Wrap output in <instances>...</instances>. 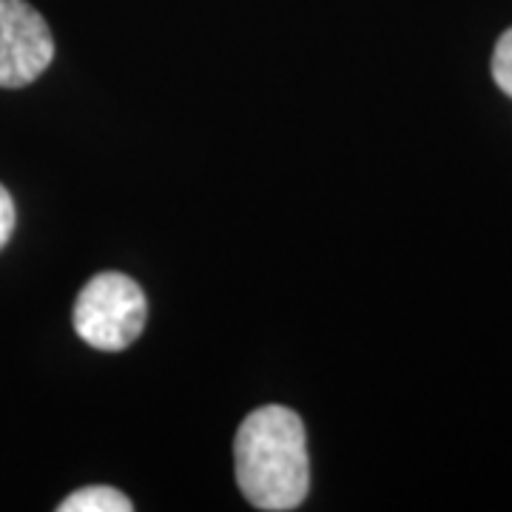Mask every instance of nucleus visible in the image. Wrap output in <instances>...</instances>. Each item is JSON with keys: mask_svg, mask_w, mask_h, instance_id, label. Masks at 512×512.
Here are the masks:
<instances>
[{"mask_svg": "<svg viewBox=\"0 0 512 512\" xmlns=\"http://www.w3.org/2000/svg\"><path fill=\"white\" fill-rule=\"evenodd\" d=\"M148 302L143 288L126 274L106 271L92 276L74 302V333L89 348L117 353L143 333Z\"/></svg>", "mask_w": 512, "mask_h": 512, "instance_id": "f03ea898", "label": "nucleus"}, {"mask_svg": "<svg viewBox=\"0 0 512 512\" xmlns=\"http://www.w3.org/2000/svg\"><path fill=\"white\" fill-rule=\"evenodd\" d=\"M15 222H18L15 200H12V194L0 185V251L9 245V239L15 234Z\"/></svg>", "mask_w": 512, "mask_h": 512, "instance_id": "423d86ee", "label": "nucleus"}, {"mask_svg": "<svg viewBox=\"0 0 512 512\" xmlns=\"http://www.w3.org/2000/svg\"><path fill=\"white\" fill-rule=\"evenodd\" d=\"M55 60L49 23L26 0H0V89L32 86Z\"/></svg>", "mask_w": 512, "mask_h": 512, "instance_id": "7ed1b4c3", "label": "nucleus"}, {"mask_svg": "<svg viewBox=\"0 0 512 512\" xmlns=\"http://www.w3.org/2000/svg\"><path fill=\"white\" fill-rule=\"evenodd\" d=\"M60 512H131L134 504L128 501V495H123L114 487L106 484H94V487H83L72 493L60 507Z\"/></svg>", "mask_w": 512, "mask_h": 512, "instance_id": "20e7f679", "label": "nucleus"}, {"mask_svg": "<svg viewBox=\"0 0 512 512\" xmlns=\"http://www.w3.org/2000/svg\"><path fill=\"white\" fill-rule=\"evenodd\" d=\"M493 80L498 89L512 97V29H507L495 43L493 52Z\"/></svg>", "mask_w": 512, "mask_h": 512, "instance_id": "39448f33", "label": "nucleus"}, {"mask_svg": "<svg viewBox=\"0 0 512 512\" xmlns=\"http://www.w3.org/2000/svg\"><path fill=\"white\" fill-rule=\"evenodd\" d=\"M234 470L239 490L256 510H296L311 493L308 433L302 419L282 404L256 407L239 424Z\"/></svg>", "mask_w": 512, "mask_h": 512, "instance_id": "f257e3e1", "label": "nucleus"}]
</instances>
